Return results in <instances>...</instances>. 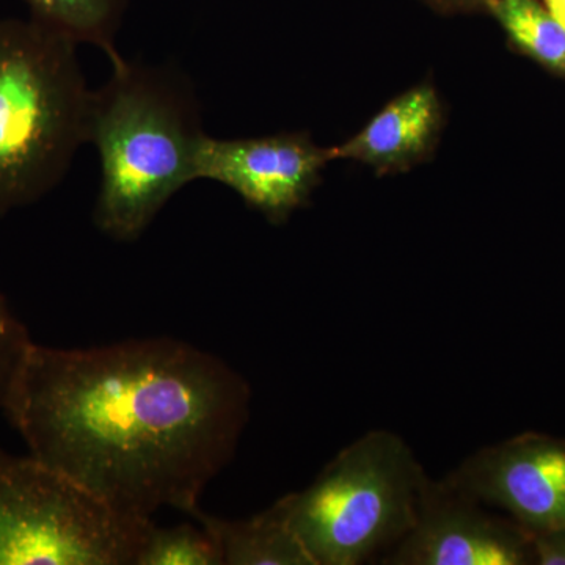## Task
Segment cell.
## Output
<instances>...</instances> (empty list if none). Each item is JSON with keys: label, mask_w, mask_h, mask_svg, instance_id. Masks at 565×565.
I'll list each match as a JSON object with an SVG mask.
<instances>
[{"label": "cell", "mask_w": 565, "mask_h": 565, "mask_svg": "<svg viewBox=\"0 0 565 565\" xmlns=\"http://www.w3.org/2000/svg\"><path fill=\"white\" fill-rule=\"evenodd\" d=\"M429 475L401 435L370 430L275 501L313 565L382 559L415 525Z\"/></svg>", "instance_id": "277c9868"}, {"label": "cell", "mask_w": 565, "mask_h": 565, "mask_svg": "<svg viewBox=\"0 0 565 565\" xmlns=\"http://www.w3.org/2000/svg\"><path fill=\"white\" fill-rule=\"evenodd\" d=\"M189 82L174 71L122 61L93 92L88 143L102 178L95 204L99 232L132 243L170 199L195 181L204 136Z\"/></svg>", "instance_id": "7a4b0ae2"}, {"label": "cell", "mask_w": 565, "mask_h": 565, "mask_svg": "<svg viewBox=\"0 0 565 565\" xmlns=\"http://www.w3.org/2000/svg\"><path fill=\"white\" fill-rule=\"evenodd\" d=\"M252 388L221 356L169 337L84 349L32 343L3 405L36 457L122 515H192L232 462Z\"/></svg>", "instance_id": "6da1fadb"}, {"label": "cell", "mask_w": 565, "mask_h": 565, "mask_svg": "<svg viewBox=\"0 0 565 565\" xmlns=\"http://www.w3.org/2000/svg\"><path fill=\"white\" fill-rule=\"evenodd\" d=\"M497 18L516 50L552 73L565 77V29L541 0H490Z\"/></svg>", "instance_id": "7c38bea8"}, {"label": "cell", "mask_w": 565, "mask_h": 565, "mask_svg": "<svg viewBox=\"0 0 565 565\" xmlns=\"http://www.w3.org/2000/svg\"><path fill=\"white\" fill-rule=\"evenodd\" d=\"M32 343L28 327L14 313L7 297L0 294V412H3L14 375Z\"/></svg>", "instance_id": "5bb4252c"}, {"label": "cell", "mask_w": 565, "mask_h": 565, "mask_svg": "<svg viewBox=\"0 0 565 565\" xmlns=\"http://www.w3.org/2000/svg\"><path fill=\"white\" fill-rule=\"evenodd\" d=\"M332 161V148L318 147L305 132L258 139L204 134L195 156V181L221 182L278 225L310 202L323 167Z\"/></svg>", "instance_id": "8992f818"}, {"label": "cell", "mask_w": 565, "mask_h": 565, "mask_svg": "<svg viewBox=\"0 0 565 565\" xmlns=\"http://www.w3.org/2000/svg\"><path fill=\"white\" fill-rule=\"evenodd\" d=\"M136 565H223V559L221 546L202 523L161 527L152 522Z\"/></svg>", "instance_id": "4fadbf2b"}, {"label": "cell", "mask_w": 565, "mask_h": 565, "mask_svg": "<svg viewBox=\"0 0 565 565\" xmlns=\"http://www.w3.org/2000/svg\"><path fill=\"white\" fill-rule=\"evenodd\" d=\"M444 128V109L433 85L403 93L374 115L373 120L340 147L332 159H352L379 174L405 172L426 161Z\"/></svg>", "instance_id": "9c48e42d"}, {"label": "cell", "mask_w": 565, "mask_h": 565, "mask_svg": "<svg viewBox=\"0 0 565 565\" xmlns=\"http://www.w3.org/2000/svg\"><path fill=\"white\" fill-rule=\"evenodd\" d=\"M76 46L32 18L0 21V217L50 193L88 143Z\"/></svg>", "instance_id": "3957f363"}, {"label": "cell", "mask_w": 565, "mask_h": 565, "mask_svg": "<svg viewBox=\"0 0 565 565\" xmlns=\"http://www.w3.org/2000/svg\"><path fill=\"white\" fill-rule=\"evenodd\" d=\"M32 20L61 33L73 43H87L103 50L111 66L125 58L115 47V36L128 0H25Z\"/></svg>", "instance_id": "8fae6325"}, {"label": "cell", "mask_w": 565, "mask_h": 565, "mask_svg": "<svg viewBox=\"0 0 565 565\" xmlns=\"http://www.w3.org/2000/svg\"><path fill=\"white\" fill-rule=\"evenodd\" d=\"M546 10L565 29V0H542Z\"/></svg>", "instance_id": "e0dca14e"}, {"label": "cell", "mask_w": 565, "mask_h": 565, "mask_svg": "<svg viewBox=\"0 0 565 565\" xmlns=\"http://www.w3.org/2000/svg\"><path fill=\"white\" fill-rule=\"evenodd\" d=\"M446 478L525 533L565 530V440L525 433L478 449Z\"/></svg>", "instance_id": "ba28073f"}, {"label": "cell", "mask_w": 565, "mask_h": 565, "mask_svg": "<svg viewBox=\"0 0 565 565\" xmlns=\"http://www.w3.org/2000/svg\"><path fill=\"white\" fill-rule=\"evenodd\" d=\"M533 564L565 565V530L530 535Z\"/></svg>", "instance_id": "9a60e30c"}, {"label": "cell", "mask_w": 565, "mask_h": 565, "mask_svg": "<svg viewBox=\"0 0 565 565\" xmlns=\"http://www.w3.org/2000/svg\"><path fill=\"white\" fill-rule=\"evenodd\" d=\"M151 523L36 457L0 448V565H136Z\"/></svg>", "instance_id": "5b68a950"}, {"label": "cell", "mask_w": 565, "mask_h": 565, "mask_svg": "<svg viewBox=\"0 0 565 565\" xmlns=\"http://www.w3.org/2000/svg\"><path fill=\"white\" fill-rule=\"evenodd\" d=\"M386 565L533 564L530 534L452 484L427 478L415 525L381 561Z\"/></svg>", "instance_id": "52a82bcc"}, {"label": "cell", "mask_w": 565, "mask_h": 565, "mask_svg": "<svg viewBox=\"0 0 565 565\" xmlns=\"http://www.w3.org/2000/svg\"><path fill=\"white\" fill-rule=\"evenodd\" d=\"M191 516L214 535L223 565H313L275 503L247 519H222L202 508Z\"/></svg>", "instance_id": "30bf717a"}, {"label": "cell", "mask_w": 565, "mask_h": 565, "mask_svg": "<svg viewBox=\"0 0 565 565\" xmlns=\"http://www.w3.org/2000/svg\"><path fill=\"white\" fill-rule=\"evenodd\" d=\"M429 2L441 10H475L487 7L490 0H429Z\"/></svg>", "instance_id": "2e32d148"}]
</instances>
